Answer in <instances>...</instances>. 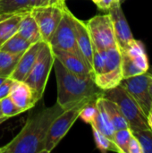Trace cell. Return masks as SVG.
I'll return each mask as SVG.
<instances>
[{"label":"cell","mask_w":152,"mask_h":153,"mask_svg":"<svg viewBox=\"0 0 152 153\" xmlns=\"http://www.w3.org/2000/svg\"><path fill=\"white\" fill-rule=\"evenodd\" d=\"M3 117H4V116L3 115L2 110H1V107H0V118H3Z\"/></svg>","instance_id":"obj_37"},{"label":"cell","mask_w":152,"mask_h":153,"mask_svg":"<svg viewBox=\"0 0 152 153\" xmlns=\"http://www.w3.org/2000/svg\"><path fill=\"white\" fill-rule=\"evenodd\" d=\"M44 41H39L31 44L30 47L22 55L13 73L10 76L13 80L24 82L28 74H30L32 66L34 65L39 53L42 48Z\"/></svg>","instance_id":"obj_13"},{"label":"cell","mask_w":152,"mask_h":153,"mask_svg":"<svg viewBox=\"0 0 152 153\" xmlns=\"http://www.w3.org/2000/svg\"><path fill=\"white\" fill-rule=\"evenodd\" d=\"M65 4V0H40V4L39 5H56V6H63Z\"/></svg>","instance_id":"obj_31"},{"label":"cell","mask_w":152,"mask_h":153,"mask_svg":"<svg viewBox=\"0 0 152 153\" xmlns=\"http://www.w3.org/2000/svg\"><path fill=\"white\" fill-rule=\"evenodd\" d=\"M108 11L113 23L117 48L122 53L127 48L130 42L133 39V36L118 0H115Z\"/></svg>","instance_id":"obj_10"},{"label":"cell","mask_w":152,"mask_h":153,"mask_svg":"<svg viewBox=\"0 0 152 153\" xmlns=\"http://www.w3.org/2000/svg\"><path fill=\"white\" fill-rule=\"evenodd\" d=\"M30 42L16 32L0 46V50L12 54H23L30 47Z\"/></svg>","instance_id":"obj_20"},{"label":"cell","mask_w":152,"mask_h":153,"mask_svg":"<svg viewBox=\"0 0 152 153\" xmlns=\"http://www.w3.org/2000/svg\"><path fill=\"white\" fill-rule=\"evenodd\" d=\"M57 84V103L65 110L81 100L103 96L101 90L92 77H81L69 72L56 58L54 65Z\"/></svg>","instance_id":"obj_2"},{"label":"cell","mask_w":152,"mask_h":153,"mask_svg":"<svg viewBox=\"0 0 152 153\" xmlns=\"http://www.w3.org/2000/svg\"><path fill=\"white\" fill-rule=\"evenodd\" d=\"M114 1L115 0H100L97 5L101 10H108L111 4L114 3Z\"/></svg>","instance_id":"obj_32"},{"label":"cell","mask_w":152,"mask_h":153,"mask_svg":"<svg viewBox=\"0 0 152 153\" xmlns=\"http://www.w3.org/2000/svg\"><path fill=\"white\" fill-rule=\"evenodd\" d=\"M94 82L103 91H108L118 86L121 81L124 79L122 67L115 69L111 72L101 74L94 76Z\"/></svg>","instance_id":"obj_19"},{"label":"cell","mask_w":152,"mask_h":153,"mask_svg":"<svg viewBox=\"0 0 152 153\" xmlns=\"http://www.w3.org/2000/svg\"><path fill=\"white\" fill-rule=\"evenodd\" d=\"M31 10L30 0H0V14Z\"/></svg>","instance_id":"obj_22"},{"label":"cell","mask_w":152,"mask_h":153,"mask_svg":"<svg viewBox=\"0 0 152 153\" xmlns=\"http://www.w3.org/2000/svg\"><path fill=\"white\" fill-rule=\"evenodd\" d=\"M65 5H39L30 10V13L39 28L43 41L48 43L50 40L62 19L63 8Z\"/></svg>","instance_id":"obj_9"},{"label":"cell","mask_w":152,"mask_h":153,"mask_svg":"<svg viewBox=\"0 0 152 153\" xmlns=\"http://www.w3.org/2000/svg\"><path fill=\"white\" fill-rule=\"evenodd\" d=\"M96 104H97L98 111H97L95 119L90 126H91V127L97 129L101 134H103L104 135H106L107 137H108L109 139L114 141V135H115L116 130H115V128L109 119V117L104 108L103 101H102V96L97 99Z\"/></svg>","instance_id":"obj_16"},{"label":"cell","mask_w":152,"mask_h":153,"mask_svg":"<svg viewBox=\"0 0 152 153\" xmlns=\"http://www.w3.org/2000/svg\"><path fill=\"white\" fill-rule=\"evenodd\" d=\"M102 101H103L104 108L109 117V119L115 130L117 131L124 128H129V125L125 117H124L123 113L119 109L118 106L115 102L104 98L103 96H102Z\"/></svg>","instance_id":"obj_18"},{"label":"cell","mask_w":152,"mask_h":153,"mask_svg":"<svg viewBox=\"0 0 152 153\" xmlns=\"http://www.w3.org/2000/svg\"><path fill=\"white\" fill-rule=\"evenodd\" d=\"M73 22H74L75 36H76V41H77L79 50H80L83 59L85 60L86 64L92 71L94 46H93L88 27H87L85 22L78 19L77 17H75L74 14H73Z\"/></svg>","instance_id":"obj_11"},{"label":"cell","mask_w":152,"mask_h":153,"mask_svg":"<svg viewBox=\"0 0 152 153\" xmlns=\"http://www.w3.org/2000/svg\"><path fill=\"white\" fill-rule=\"evenodd\" d=\"M92 132H93V137H94V141L97 145V148L100 152H115L121 153L119 148L116 146L114 141H112L111 139H109L108 137H107L106 135H104L103 134H101L99 131H98L97 129L93 127H92Z\"/></svg>","instance_id":"obj_23"},{"label":"cell","mask_w":152,"mask_h":153,"mask_svg":"<svg viewBox=\"0 0 152 153\" xmlns=\"http://www.w3.org/2000/svg\"><path fill=\"white\" fill-rule=\"evenodd\" d=\"M118 1H119V3H120V4H123V3H124V2H125V0H118Z\"/></svg>","instance_id":"obj_40"},{"label":"cell","mask_w":152,"mask_h":153,"mask_svg":"<svg viewBox=\"0 0 152 153\" xmlns=\"http://www.w3.org/2000/svg\"><path fill=\"white\" fill-rule=\"evenodd\" d=\"M0 107L2 113L4 117L10 118L14 116H17L21 113H23L22 109H21L10 98V96H7L0 100Z\"/></svg>","instance_id":"obj_27"},{"label":"cell","mask_w":152,"mask_h":153,"mask_svg":"<svg viewBox=\"0 0 152 153\" xmlns=\"http://www.w3.org/2000/svg\"><path fill=\"white\" fill-rule=\"evenodd\" d=\"M151 109H152V107H151Z\"/></svg>","instance_id":"obj_41"},{"label":"cell","mask_w":152,"mask_h":153,"mask_svg":"<svg viewBox=\"0 0 152 153\" xmlns=\"http://www.w3.org/2000/svg\"><path fill=\"white\" fill-rule=\"evenodd\" d=\"M17 32L31 44L39 41H43L39 28L30 11L28 12L22 19Z\"/></svg>","instance_id":"obj_17"},{"label":"cell","mask_w":152,"mask_h":153,"mask_svg":"<svg viewBox=\"0 0 152 153\" xmlns=\"http://www.w3.org/2000/svg\"><path fill=\"white\" fill-rule=\"evenodd\" d=\"M9 96L23 112L30 110L39 102L32 90L24 82L13 80Z\"/></svg>","instance_id":"obj_14"},{"label":"cell","mask_w":152,"mask_h":153,"mask_svg":"<svg viewBox=\"0 0 152 153\" xmlns=\"http://www.w3.org/2000/svg\"><path fill=\"white\" fill-rule=\"evenodd\" d=\"M147 119H148V123H149V126L151 127V129L152 130V109L150 111L149 115L147 116Z\"/></svg>","instance_id":"obj_34"},{"label":"cell","mask_w":152,"mask_h":153,"mask_svg":"<svg viewBox=\"0 0 152 153\" xmlns=\"http://www.w3.org/2000/svg\"><path fill=\"white\" fill-rule=\"evenodd\" d=\"M128 153H142V150L138 140L133 135L128 144Z\"/></svg>","instance_id":"obj_30"},{"label":"cell","mask_w":152,"mask_h":153,"mask_svg":"<svg viewBox=\"0 0 152 153\" xmlns=\"http://www.w3.org/2000/svg\"><path fill=\"white\" fill-rule=\"evenodd\" d=\"M147 73H148L151 76H152V67H149V69H148Z\"/></svg>","instance_id":"obj_36"},{"label":"cell","mask_w":152,"mask_h":153,"mask_svg":"<svg viewBox=\"0 0 152 153\" xmlns=\"http://www.w3.org/2000/svg\"><path fill=\"white\" fill-rule=\"evenodd\" d=\"M55 58H56L69 72L81 77H92L93 72L86 62L80 56L60 49L52 48Z\"/></svg>","instance_id":"obj_12"},{"label":"cell","mask_w":152,"mask_h":153,"mask_svg":"<svg viewBox=\"0 0 152 153\" xmlns=\"http://www.w3.org/2000/svg\"><path fill=\"white\" fill-rule=\"evenodd\" d=\"M151 82L152 77L146 72L133 77L124 78L119 84L133 98L146 117L152 107V96L150 92Z\"/></svg>","instance_id":"obj_8"},{"label":"cell","mask_w":152,"mask_h":153,"mask_svg":"<svg viewBox=\"0 0 152 153\" xmlns=\"http://www.w3.org/2000/svg\"><path fill=\"white\" fill-rule=\"evenodd\" d=\"M92 1H93L96 4H98L99 3V1H100V0H92Z\"/></svg>","instance_id":"obj_38"},{"label":"cell","mask_w":152,"mask_h":153,"mask_svg":"<svg viewBox=\"0 0 152 153\" xmlns=\"http://www.w3.org/2000/svg\"><path fill=\"white\" fill-rule=\"evenodd\" d=\"M7 119H9L8 117H3V118H0V126L4 122V121H6Z\"/></svg>","instance_id":"obj_35"},{"label":"cell","mask_w":152,"mask_h":153,"mask_svg":"<svg viewBox=\"0 0 152 153\" xmlns=\"http://www.w3.org/2000/svg\"><path fill=\"white\" fill-rule=\"evenodd\" d=\"M133 134L130 128H124L115 132L114 142L121 153H128V144Z\"/></svg>","instance_id":"obj_25"},{"label":"cell","mask_w":152,"mask_h":153,"mask_svg":"<svg viewBox=\"0 0 152 153\" xmlns=\"http://www.w3.org/2000/svg\"><path fill=\"white\" fill-rule=\"evenodd\" d=\"M30 110L21 132L10 143L0 148V153L44 152L48 130L54 120L65 109L56 102L51 107H33Z\"/></svg>","instance_id":"obj_1"},{"label":"cell","mask_w":152,"mask_h":153,"mask_svg":"<svg viewBox=\"0 0 152 153\" xmlns=\"http://www.w3.org/2000/svg\"><path fill=\"white\" fill-rule=\"evenodd\" d=\"M48 44L52 48L73 53L83 59L76 41L73 13L68 9L66 4L63 8L62 19L50 40L48 41Z\"/></svg>","instance_id":"obj_6"},{"label":"cell","mask_w":152,"mask_h":153,"mask_svg":"<svg viewBox=\"0 0 152 153\" xmlns=\"http://www.w3.org/2000/svg\"><path fill=\"white\" fill-rule=\"evenodd\" d=\"M55 56L51 46L45 42L39 53L34 65L26 77L24 82L32 90L36 99L39 101L45 92L50 72L53 68Z\"/></svg>","instance_id":"obj_4"},{"label":"cell","mask_w":152,"mask_h":153,"mask_svg":"<svg viewBox=\"0 0 152 153\" xmlns=\"http://www.w3.org/2000/svg\"><path fill=\"white\" fill-rule=\"evenodd\" d=\"M132 134L140 143L142 153H152V130L151 128L134 131Z\"/></svg>","instance_id":"obj_26"},{"label":"cell","mask_w":152,"mask_h":153,"mask_svg":"<svg viewBox=\"0 0 152 153\" xmlns=\"http://www.w3.org/2000/svg\"><path fill=\"white\" fill-rule=\"evenodd\" d=\"M121 54H122L121 67H122V73L124 78H129V77L144 74V72L133 63V61L127 54L125 53H121Z\"/></svg>","instance_id":"obj_24"},{"label":"cell","mask_w":152,"mask_h":153,"mask_svg":"<svg viewBox=\"0 0 152 153\" xmlns=\"http://www.w3.org/2000/svg\"><path fill=\"white\" fill-rule=\"evenodd\" d=\"M30 4L31 9H32L40 4V0H30Z\"/></svg>","instance_id":"obj_33"},{"label":"cell","mask_w":152,"mask_h":153,"mask_svg":"<svg viewBox=\"0 0 152 153\" xmlns=\"http://www.w3.org/2000/svg\"><path fill=\"white\" fill-rule=\"evenodd\" d=\"M96 100H91V101L88 102V103L82 108V109L81 112H80L79 117H80L81 119H82L85 123L90 124V125L92 124V122L94 121L95 117H96V115H97L98 108H97Z\"/></svg>","instance_id":"obj_28"},{"label":"cell","mask_w":152,"mask_h":153,"mask_svg":"<svg viewBox=\"0 0 152 153\" xmlns=\"http://www.w3.org/2000/svg\"><path fill=\"white\" fill-rule=\"evenodd\" d=\"M103 97L118 106L132 132L151 128L147 117L143 114L133 98L122 86L118 85L113 89L104 91Z\"/></svg>","instance_id":"obj_3"},{"label":"cell","mask_w":152,"mask_h":153,"mask_svg":"<svg viewBox=\"0 0 152 153\" xmlns=\"http://www.w3.org/2000/svg\"><path fill=\"white\" fill-rule=\"evenodd\" d=\"M94 100H97V99L87 98V99L81 100L80 102L71 107L70 108L65 109L54 120L47 135L44 152H51L57 146V144L67 134L71 127L79 118L80 112L82 109V108L88 102Z\"/></svg>","instance_id":"obj_5"},{"label":"cell","mask_w":152,"mask_h":153,"mask_svg":"<svg viewBox=\"0 0 152 153\" xmlns=\"http://www.w3.org/2000/svg\"><path fill=\"white\" fill-rule=\"evenodd\" d=\"M65 1H66V0H65Z\"/></svg>","instance_id":"obj_42"},{"label":"cell","mask_w":152,"mask_h":153,"mask_svg":"<svg viewBox=\"0 0 152 153\" xmlns=\"http://www.w3.org/2000/svg\"><path fill=\"white\" fill-rule=\"evenodd\" d=\"M13 82V80L9 77V78H5L3 81V82L0 84V100L9 96Z\"/></svg>","instance_id":"obj_29"},{"label":"cell","mask_w":152,"mask_h":153,"mask_svg":"<svg viewBox=\"0 0 152 153\" xmlns=\"http://www.w3.org/2000/svg\"><path fill=\"white\" fill-rule=\"evenodd\" d=\"M4 78H2V77H0V84L3 82V81H4Z\"/></svg>","instance_id":"obj_39"},{"label":"cell","mask_w":152,"mask_h":153,"mask_svg":"<svg viewBox=\"0 0 152 153\" xmlns=\"http://www.w3.org/2000/svg\"><path fill=\"white\" fill-rule=\"evenodd\" d=\"M28 12L0 14V46L18 31L20 22Z\"/></svg>","instance_id":"obj_15"},{"label":"cell","mask_w":152,"mask_h":153,"mask_svg":"<svg viewBox=\"0 0 152 153\" xmlns=\"http://www.w3.org/2000/svg\"><path fill=\"white\" fill-rule=\"evenodd\" d=\"M85 22L94 48L98 50H105L117 47L113 23L109 13L96 15Z\"/></svg>","instance_id":"obj_7"},{"label":"cell","mask_w":152,"mask_h":153,"mask_svg":"<svg viewBox=\"0 0 152 153\" xmlns=\"http://www.w3.org/2000/svg\"><path fill=\"white\" fill-rule=\"evenodd\" d=\"M22 55L0 50V77L5 79L12 75Z\"/></svg>","instance_id":"obj_21"}]
</instances>
